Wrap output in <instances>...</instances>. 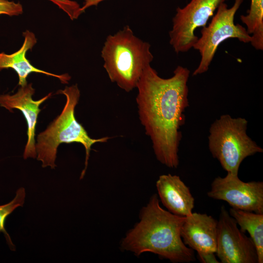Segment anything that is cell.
Listing matches in <instances>:
<instances>
[{
    "instance_id": "obj_1",
    "label": "cell",
    "mask_w": 263,
    "mask_h": 263,
    "mask_svg": "<svg viewBox=\"0 0 263 263\" xmlns=\"http://www.w3.org/2000/svg\"><path fill=\"white\" fill-rule=\"evenodd\" d=\"M189 75L187 68L179 65L171 77L163 78L150 65L136 86L140 122L151 141L157 160L169 168H177L179 164L180 128L185 123L184 112L189 106Z\"/></svg>"
},
{
    "instance_id": "obj_2",
    "label": "cell",
    "mask_w": 263,
    "mask_h": 263,
    "mask_svg": "<svg viewBox=\"0 0 263 263\" xmlns=\"http://www.w3.org/2000/svg\"><path fill=\"white\" fill-rule=\"evenodd\" d=\"M140 221L126 234L122 249L136 256L149 252L173 263L195 261L194 250L184 243L181 229L185 217L161 207L157 194L152 195L140 212Z\"/></svg>"
},
{
    "instance_id": "obj_3",
    "label": "cell",
    "mask_w": 263,
    "mask_h": 263,
    "mask_svg": "<svg viewBox=\"0 0 263 263\" xmlns=\"http://www.w3.org/2000/svg\"><path fill=\"white\" fill-rule=\"evenodd\" d=\"M150 45L135 36L129 25L109 35L101 50L103 67L110 80L129 93L135 88L153 56Z\"/></svg>"
},
{
    "instance_id": "obj_4",
    "label": "cell",
    "mask_w": 263,
    "mask_h": 263,
    "mask_svg": "<svg viewBox=\"0 0 263 263\" xmlns=\"http://www.w3.org/2000/svg\"><path fill=\"white\" fill-rule=\"evenodd\" d=\"M56 94H64L66 104L61 113L52 121L47 128L37 136L35 147L37 159L42 163V167L54 169L57 148L62 143L74 142L82 144L85 149V167L81 172L80 179L86 173L92 146L96 143H105L110 138L103 137L98 139L91 138L87 132L76 119L75 110L80 95L77 84L66 86L64 90Z\"/></svg>"
},
{
    "instance_id": "obj_5",
    "label": "cell",
    "mask_w": 263,
    "mask_h": 263,
    "mask_svg": "<svg viewBox=\"0 0 263 263\" xmlns=\"http://www.w3.org/2000/svg\"><path fill=\"white\" fill-rule=\"evenodd\" d=\"M248 121L243 117L223 114L209 130L208 148L227 173L238 175L240 166L248 156L263 152V149L247 134Z\"/></svg>"
},
{
    "instance_id": "obj_6",
    "label": "cell",
    "mask_w": 263,
    "mask_h": 263,
    "mask_svg": "<svg viewBox=\"0 0 263 263\" xmlns=\"http://www.w3.org/2000/svg\"><path fill=\"white\" fill-rule=\"evenodd\" d=\"M243 1L235 0L230 8L225 2L221 3L209 24L202 27L201 36L192 47L201 55L199 64L192 75L204 74L208 70L219 45L226 39L234 38L244 43L251 42V36L246 28L234 23L235 15Z\"/></svg>"
},
{
    "instance_id": "obj_7",
    "label": "cell",
    "mask_w": 263,
    "mask_h": 263,
    "mask_svg": "<svg viewBox=\"0 0 263 263\" xmlns=\"http://www.w3.org/2000/svg\"><path fill=\"white\" fill-rule=\"evenodd\" d=\"M227 0H191L178 7L169 32V43L176 53H185L193 47L198 37L196 29L206 26L219 5Z\"/></svg>"
},
{
    "instance_id": "obj_8",
    "label": "cell",
    "mask_w": 263,
    "mask_h": 263,
    "mask_svg": "<svg viewBox=\"0 0 263 263\" xmlns=\"http://www.w3.org/2000/svg\"><path fill=\"white\" fill-rule=\"evenodd\" d=\"M215 253L222 263H258L255 244L238 227L224 206L217 221Z\"/></svg>"
},
{
    "instance_id": "obj_9",
    "label": "cell",
    "mask_w": 263,
    "mask_h": 263,
    "mask_svg": "<svg viewBox=\"0 0 263 263\" xmlns=\"http://www.w3.org/2000/svg\"><path fill=\"white\" fill-rule=\"evenodd\" d=\"M207 196L226 202L232 208L263 214V182H244L238 175L227 173L215 178Z\"/></svg>"
},
{
    "instance_id": "obj_10",
    "label": "cell",
    "mask_w": 263,
    "mask_h": 263,
    "mask_svg": "<svg viewBox=\"0 0 263 263\" xmlns=\"http://www.w3.org/2000/svg\"><path fill=\"white\" fill-rule=\"evenodd\" d=\"M35 92L31 83L21 86L14 94L0 95V106L10 112L13 109H18L23 113L27 124V141L25 145L23 158H35L37 156L36 151V128L38 115L41 109L39 106L52 95L50 93L42 98L35 100L32 96Z\"/></svg>"
},
{
    "instance_id": "obj_11",
    "label": "cell",
    "mask_w": 263,
    "mask_h": 263,
    "mask_svg": "<svg viewBox=\"0 0 263 263\" xmlns=\"http://www.w3.org/2000/svg\"><path fill=\"white\" fill-rule=\"evenodd\" d=\"M217 221L206 213L192 212L185 217L181 229L182 239L197 253L216 251Z\"/></svg>"
},
{
    "instance_id": "obj_12",
    "label": "cell",
    "mask_w": 263,
    "mask_h": 263,
    "mask_svg": "<svg viewBox=\"0 0 263 263\" xmlns=\"http://www.w3.org/2000/svg\"><path fill=\"white\" fill-rule=\"evenodd\" d=\"M156 187L160 199L168 211L182 217L192 212L194 198L179 176L161 175L156 182Z\"/></svg>"
},
{
    "instance_id": "obj_13",
    "label": "cell",
    "mask_w": 263,
    "mask_h": 263,
    "mask_svg": "<svg viewBox=\"0 0 263 263\" xmlns=\"http://www.w3.org/2000/svg\"><path fill=\"white\" fill-rule=\"evenodd\" d=\"M24 40L22 46L17 52L11 54L0 53V71L11 68L14 70L19 76V85L24 86L27 84V78L32 73L44 74L59 79L63 84H67L71 79L68 74L56 75L39 69L31 64L27 59L26 54L29 50L33 48L37 42L35 34L26 30L23 33Z\"/></svg>"
},
{
    "instance_id": "obj_14",
    "label": "cell",
    "mask_w": 263,
    "mask_h": 263,
    "mask_svg": "<svg viewBox=\"0 0 263 263\" xmlns=\"http://www.w3.org/2000/svg\"><path fill=\"white\" fill-rule=\"evenodd\" d=\"M229 214L235 220L240 230L250 235L257 253L258 263H263V214L230 208Z\"/></svg>"
},
{
    "instance_id": "obj_15",
    "label": "cell",
    "mask_w": 263,
    "mask_h": 263,
    "mask_svg": "<svg viewBox=\"0 0 263 263\" xmlns=\"http://www.w3.org/2000/svg\"><path fill=\"white\" fill-rule=\"evenodd\" d=\"M240 19L246 26L251 36L252 46L258 50H263V0H251L250 8L246 15Z\"/></svg>"
},
{
    "instance_id": "obj_16",
    "label": "cell",
    "mask_w": 263,
    "mask_h": 263,
    "mask_svg": "<svg viewBox=\"0 0 263 263\" xmlns=\"http://www.w3.org/2000/svg\"><path fill=\"white\" fill-rule=\"evenodd\" d=\"M25 198V189L23 188H20L16 191L15 198L11 202L4 205H0V233L3 234L6 243L11 250H15V246L5 228V224L7 217L16 208L23 206Z\"/></svg>"
},
{
    "instance_id": "obj_17",
    "label": "cell",
    "mask_w": 263,
    "mask_h": 263,
    "mask_svg": "<svg viewBox=\"0 0 263 263\" xmlns=\"http://www.w3.org/2000/svg\"><path fill=\"white\" fill-rule=\"evenodd\" d=\"M65 12L71 19H77L83 13L79 4L71 0H48Z\"/></svg>"
},
{
    "instance_id": "obj_18",
    "label": "cell",
    "mask_w": 263,
    "mask_h": 263,
    "mask_svg": "<svg viewBox=\"0 0 263 263\" xmlns=\"http://www.w3.org/2000/svg\"><path fill=\"white\" fill-rule=\"evenodd\" d=\"M23 13V7L19 2L8 0H0V15L18 16Z\"/></svg>"
},
{
    "instance_id": "obj_19",
    "label": "cell",
    "mask_w": 263,
    "mask_h": 263,
    "mask_svg": "<svg viewBox=\"0 0 263 263\" xmlns=\"http://www.w3.org/2000/svg\"><path fill=\"white\" fill-rule=\"evenodd\" d=\"M214 253H197L198 257L201 262L203 263H220L215 256Z\"/></svg>"
},
{
    "instance_id": "obj_20",
    "label": "cell",
    "mask_w": 263,
    "mask_h": 263,
    "mask_svg": "<svg viewBox=\"0 0 263 263\" xmlns=\"http://www.w3.org/2000/svg\"><path fill=\"white\" fill-rule=\"evenodd\" d=\"M105 0H85L81 9L83 12L88 8L92 6H97L98 4Z\"/></svg>"
}]
</instances>
